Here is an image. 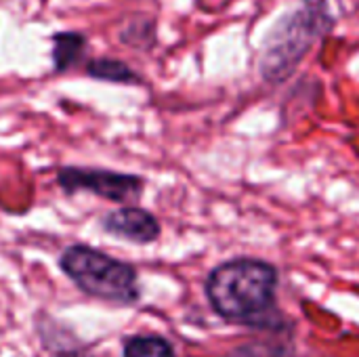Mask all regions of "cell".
<instances>
[{
  "mask_svg": "<svg viewBox=\"0 0 359 357\" xmlns=\"http://www.w3.org/2000/svg\"><path fill=\"white\" fill-rule=\"evenodd\" d=\"M101 227L107 234L128 240V242H135V244L156 242L162 231L158 219L139 206H122V208L107 213L101 219Z\"/></svg>",
  "mask_w": 359,
  "mask_h": 357,
  "instance_id": "5b68a950",
  "label": "cell"
},
{
  "mask_svg": "<svg viewBox=\"0 0 359 357\" xmlns=\"http://www.w3.org/2000/svg\"><path fill=\"white\" fill-rule=\"evenodd\" d=\"M278 271L265 261L233 259L215 267L206 280L212 309L238 324H259L273 307Z\"/></svg>",
  "mask_w": 359,
  "mask_h": 357,
  "instance_id": "6da1fadb",
  "label": "cell"
},
{
  "mask_svg": "<svg viewBox=\"0 0 359 357\" xmlns=\"http://www.w3.org/2000/svg\"><path fill=\"white\" fill-rule=\"evenodd\" d=\"M316 21L313 11L307 8L278 25L261 59V72L267 80H284L297 67L318 34Z\"/></svg>",
  "mask_w": 359,
  "mask_h": 357,
  "instance_id": "3957f363",
  "label": "cell"
},
{
  "mask_svg": "<svg viewBox=\"0 0 359 357\" xmlns=\"http://www.w3.org/2000/svg\"><path fill=\"white\" fill-rule=\"evenodd\" d=\"M86 36L80 32H57L53 36V65L57 72H67L82 59Z\"/></svg>",
  "mask_w": 359,
  "mask_h": 357,
  "instance_id": "8992f818",
  "label": "cell"
},
{
  "mask_svg": "<svg viewBox=\"0 0 359 357\" xmlns=\"http://www.w3.org/2000/svg\"><path fill=\"white\" fill-rule=\"evenodd\" d=\"M84 72L95 78V80H103V82H116V84H137L141 82V78L120 59H90L84 67Z\"/></svg>",
  "mask_w": 359,
  "mask_h": 357,
  "instance_id": "52a82bcc",
  "label": "cell"
},
{
  "mask_svg": "<svg viewBox=\"0 0 359 357\" xmlns=\"http://www.w3.org/2000/svg\"><path fill=\"white\" fill-rule=\"evenodd\" d=\"M59 265L63 274L88 297L128 305L139 299L137 271L86 244H74L63 250Z\"/></svg>",
  "mask_w": 359,
  "mask_h": 357,
  "instance_id": "7a4b0ae2",
  "label": "cell"
},
{
  "mask_svg": "<svg viewBox=\"0 0 359 357\" xmlns=\"http://www.w3.org/2000/svg\"><path fill=\"white\" fill-rule=\"evenodd\" d=\"M57 183L65 194L86 191L118 204L137 202L145 187V181L137 175L116 173L105 168H78V166L61 168L57 173Z\"/></svg>",
  "mask_w": 359,
  "mask_h": 357,
  "instance_id": "277c9868",
  "label": "cell"
},
{
  "mask_svg": "<svg viewBox=\"0 0 359 357\" xmlns=\"http://www.w3.org/2000/svg\"><path fill=\"white\" fill-rule=\"evenodd\" d=\"M124 357H175V349L162 337H133L124 343Z\"/></svg>",
  "mask_w": 359,
  "mask_h": 357,
  "instance_id": "ba28073f",
  "label": "cell"
}]
</instances>
